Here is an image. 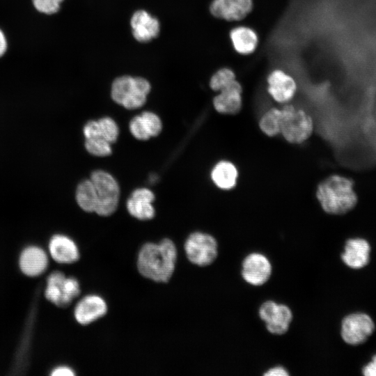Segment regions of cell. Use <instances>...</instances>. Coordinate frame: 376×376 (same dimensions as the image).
Returning a JSON list of instances; mask_svg holds the SVG:
<instances>
[{
  "instance_id": "cell-1",
  "label": "cell",
  "mask_w": 376,
  "mask_h": 376,
  "mask_svg": "<svg viewBox=\"0 0 376 376\" xmlns=\"http://www.w3.org/2000/svg\"><path fill=\"white\" fill-rule=\"evenodd\" d=\"M177 257L176 246L169 238H164L159 243L147 242L139 251L137 269L146 279L167 283L174 272Z\"/></svg>"
},
{
  "instance_id": "cell-2",
  "label": "cell",
  "mask_w": 376,
  "mask_h": 376,
  "mask_svg": "<svg viewBox=\"0 0 376 376\" xmlns=\"http://www.w3.org/2000/svg\"><path fill=\"white\" fill-rule=\"evenodd\" d=\"M316 197L322 210L330 214H345L358 203L354 181L338 174L331 175L318 184Z\"/></svg>"
},
{
  "instance_id": "cell-3",
  "label": "cell",
  "mask_w": 376,
  "mask_h": 376,
  "mask_svg": "<svg viewBox=\"0 0 376 376\" xmlns=\"http://www.w3.org/2000/svg\"><path fill=\"white\" fill-rule=\"evenodd\" d=\"M150 90L151 84L145 77L125 75L113 81L111 97L125 109H136L145 104Z\"/></svg>"
},
{
  "instance_id": "cell-4",
  "label": "cell",
  "mask_w": 376,
  "mask_h": 376,
  "mask_svg": "<svg viewBox=\"0 0 376 376\" xmlns=\"http://www.w3.org/2000/svg\"><path fill=\"white\" fill-rule=\"evenodd\" d=\"M281 109L282 113L281 134L283 138L293 144H300L306 141L313 131V121L311 116L304 109L288 103Z\"/></svg>"
},
{
  "instance_id": "cell-5",
  "label": "cell",
  "mask_w": 376,
  "mask_h": 376,
  "mask_svg": "<svg viewBox=\"0 0 376 376\" xmlns=\"http://www.w3.org/2000/svg\"><path fill=\"white\" fill-rule=\"evenodd\" d=\"M97 195V205L95 213L100 216L107 217L117 209L120 189L116 179L108 172L96 170L91 174Z\"/></svg>"
},
{
  "instance_id": "cell-6",
  "label": "cell",
  "mask_w": 376,
  "mask_h": 376,
  "mask_svg": "<svg viewBox=\"0 0 376 376\" xmlns=\"http://www.w3.org/2000/svg\"><path fill=\"white\" fill-rule=\"evenodd\" d=\"M184 249L187 259L200 267L212 263L218 254V244L215 238L210 234L198 231L187 237Z\"/></svg>"
},
{
  "instance_id": "cell-7",
  "label": "cell",
  "mask_w": 376,
  "mask_h": 376,
  "mask_svg": "<svg viewBox=\"0 0 376 376\" xmlns=\"http://www.w3.org/2000/svg\"><path fill=\"white\" fill-rule=\"evenodd\" d=\"M46 298L59 307H66L80 294V285L74 277H66L59 271L53 272L47 278Z\"/></svg>"
},
{
  "instance_id": "cell-8",
  "label": "cell",
  "mask_w": 376,
  "mask_h": 376,
  "mask_svg": "<svg viewBox=\"0 0 376 376\" xmlns=\"http://www.w3.org/2000/svg\"><path fill=\"white\" fill-rule=\"evenodd\" d=\"M375 324L372 318L363 313H354L345 317L341 324V336L352 345L363 343L373 334Z\"/></svg>"
},
{
  "instance_id": "cell-9",
  "label": "cell",
  "mask_w": 376,
  "mask_h": 376,
  "mask_svg": "<svg viewBox=\"0 0 376 376\" xmlns=\"http://www.w3.org/2000/svg\"><path fill=\"white\" fill-rule=\"evenodd\" d=\"M254 0H212L210 15L228 22H237L246 18L253 11Z\"/></svg>"
},
{
  "instance_id": "cell-10",
  "label": "cell",
  "mask_w": 376,
  "mask_h": 376,
  "mask_svg": "<svg viewBox=\"0 0 376 376\" xmlns=\"http://www.w3.org/2000/svg\"><path fill=\"white\" fill-rule=\"evenodd\" d=\"M259 316L267 330L277 335L283 334L288 330L292 319V311L288 306L271 300L262 304Z\"/></svg>"
},
{
  "instance_id": "cell-11",
  "label": "cell",
  "mask_w": 376,
  "mask_h": 376,
  "mask_svg": "<svg viewBox=\"0 0 376 376\" xmlns=\"http://www.w3.org/2000/svg\"><path fill=\"white\" fill-rule=\"evenodd\" d=\"M267 90L276 102L287 104L295 97L297 84L295 78L281 68L271 70L267 76Z\"/></svg>"
},
{
  "instance_id": "cell-12",
  "label": "cell",
  "mask_w": 376,
  "mask_h": 376,
  "mask_svg": "<svg viewBox=\"0 0 376 376\" xmlns=\"http://www.w3.org/2000/svg\"><path fill=\"white\" fill-rule=\"evenodd\" d=\"M130 26L133 38L141 43L151 42L161 31L159 19L145 9H138L132 14Z\"/></svg>"
},
{
  "instance_id": "cell-13",
  "label": "cell",
  "mask_w": 376,
  "mask_h": 376,
  "mask_svg": "<svg viewBox=\"0 0 376 376\" xmlns=\"http://www.w3.org/2000/svg\"><path fill=\"white\" fill-rule=\"evenodd\" d=\"M272 274V265L269 259L260 253L249 254L242 262V276L254 286L265 283Z\"/></svg>"
},
{
  "instance_id": "cell-14",
  "label": "cell",
  "mask_w": 376,
  "mask_h": 376,
  "mask_svg": "<svg viewBox=\"0 0 376 376\" xmlns=\"http://www.w3.org/2000/svg\"><path fill=\"white\" fill-rule=\"evenodd\" d=\"M104 299L96 294L87 295L76 304L74 315L78 323L88 325L102 318L107 313Z\"/></svg>"
},
{
  "instance_id": "cell-15",
  "label": "cell",
  "mask_w": 376,
  "mask_h": 376,
  "mask_svg": "<svg viewBox=\"0 0 376 376\" xmlns=\"http://www.w3.org/2000/svg\"><path fill=\"white\" fill-rule=\"evenodd\" d=\"M242 86L237 79L225 87L214 97L212 104L219 113L235 115L242 107Z\"/></svg>"
},
{
  "instance_id": "cell-16",
  "label": "cell",
  "mask_w": 376,
  "mask_h": 376,
  "mask_svg": "<svg viewBox=\"0 0 376 376\" xmlns=\"http://www.w3.org/2000/svg\"><path fill=\"white\" fill-rule=\"evenodd\" d=\"M228 38L235 53L243 56L254 54L260 43L258 32L251 26L244 24L232 27Z\"/></svg>"
},
{
  "instance_id": "cell-17",
  "label": "cell",
  "mask_w": 376,
  "mask_h": 376,
  "mask_svg": "<svg viewBox=\"0 0 376 376\" xmlns=\"http://www.w3.org/2000/svg\"><path fill=\"white\" fill-rule=\"evenodd\" d=\"M154 200L155 195L149 189H136L127 201V210L130 214L139 220H150L155 215L152 205Z\"/></svg>"
},
{
  "instance_id": "cell-18",
  "label": "cell",
  "mask_w": 376,
  "mask_h": 376,
  "mask_svg": "<svg viewBox=\"0 0 376 376\" xmlns=\"http://www.w3.org/2000/svg\"><path fill=\"white\" fill-rule=\"evenodd\" d=\"M370 246L363 238H350L345 246L341 258L344 263L350 268L358 269L368 265L370 260Z\"/></svg>"
},
{
  "instance_id": "cell-19",
  "label": "cell",
  "mask_w": 376,
  "mask_h": 376,
  "mask_svg": "<svg viewBox=\"0 0 376 376\" xmlns=\"http://www.w3.org/2000/svg\"><path fill=\"white\" fill-rule=\"evenodd\" d=\"M52 258L61 264H72L79 258V251L76 243L64 235H54L49 244Z\"/></svg>"
},
{
  "instance_id": "cell-20",
  "label": "cell",
  "mask_w": 376,
  "mask_h": 376,
  "mask_svg": "<svg viewBox=\"0 0 376 376\" xmlns=\"http://www.w3.org/2000/svg\"><path fill=\"white\" fill-rule=\"evenodd\" d=\"M48 258L45 252L37 246L25 249L19 258V267L22 272L29 276L41 274L47 268Z\"/></svg>"
},
{
  "instance_id": "cell-21",
  "label": "cell",
  "mask_w": 376,
  "mask_h": 376,
  "mask_svg": "<svg viewBox=\"0 0 376 376\" xmlns=\"http://www.w3.org/2000/svg\"><path fill=\"white\" fill-rule=\"evenodd\" d=\"M238 171L230 162L221 160L217 162L211 171V178L215 185L224 190L233 189L237 182Z\"/></svg>"
},
{
  "instance_id": "cell-22",
  "label": "cell",
  "mask_w": 376,
  "mask_h": 376,
  "mask_svg": "<svg viewBox=\"0 0 376 376\" xmlns=\"http://www.w3.org/2000/svg\"><path fill=\"white\" fill-rule=\"evenodd\" d=\"M75 198L77 204L84 211L95 212L97 205V195L91 179L84 180L78 185Z\"/></svg>"
},
{
  "instance_id": "cell-23",
  "label": "cell",
  "mask_w": 376,
  "mask_h": 376,
  "mask_svg": "<svg viewBox=\"0 0 376 376\" xmlns=\"http://www.w3.org/2000/svg\"><path fill=\"white\" fill-rule=\"evenodd\" d=\"M282 122L281 109L276 107L266 111L259 120L260 130L268 136L281 134Z\"/></svg>"
},
{
  "instance_id": "cell-24",
  "label": "cell",
  "mask_w": 376,
  "mask_h": 376,
  "mask_svg": "<svg viewBox=\"0 0 376 376\" xmlns=\"http://www.w3.org/2000/svg\"><path fill=\"white\" fill-rule=\"evenodd\" d=\"M236 79V74L233 68L228 66L221 67L210 77L209 86L213 91L219 92Z\"/></svg>"
},
{
  "instance_id": "cell-25",
  "label": "cell",
  "mask_w": 376,
  "mask_h": 376,
  "mask_svg": "<svg viewBox=\"0 0 376 376\" xmlns=\"http://www.w3.org/2000/svg\"><path fill=\"white\" fill-rule=\"evenodd\" d=\"M109 141L101 136L86 139L85 148L91 155L106 157L111 154V147Z\"/></svg>"
},
{
  "instance_id": "cell-26",
  "label": "cell",
  "mask_w": 376,
  "mask_h": 376,
  "mask_svg": "<svg viewBox=\"0 0 376 376\" xmlns=\"http://www.w3.org/2000/svg\"><path fill=\"white\" fill-rule=\"evenodd\" d=\"M98 120L100 130V136L110 143L116 141L119 130L117 123L109 117H104Z\"/></svg>"
},
{
  "instance_id": "cell-27",
  "label": "cell",
  "mask_w": 376,
  "mask_h": 376,
  "mask_svg": "<svg viewBox=\"0 0 376 376\" xmlns=\"http://www.w3.org/2000/svg\"><path fill=\"white\" fill-rule=\"evenodd\" d=\"M141 116L150 137L156 136L161 132L162 123L157 114L151 111H143Z\"/></svg>"
},
{
  "instance_id": "cell-28",
  "label": "cell",
  "mask_w": 376,
  "mask_h": 376,
  "mask_svg": "<svg viewBox=\"0 0 376 376\" xmlns=\"http://www.w3.org/2000/svg\"><path fill=\"white\" fill-rule=\"evenodd\" d=\"M64 0H32L34 8L40 13L52 15L58 12Z\"/></svg>"
},
{
  "instance_id": "cell-29",
  "label": "cell",
  "mask_w": 376,
  "mask_h": 376,
  "mask_svg": "<svg viewBox=\"0 0 376 376\" xmlns=\"http://www.w3.org/2000/svg\"><path fill=\"white\" fill-rule=\"evenodd\" d=\"M129 128L133 136L139 140H147L150 137L146 129L141 115L134 116L130 120Z\"/></svg>"
},
{
  "instance_id": "cell-30",
  "label": "cell",
  "mask_w": 376,
  "mask_h": 376,
  "mask_svg": "<svg viewBox=\"0 0 376 376\" xmlns=\"http://www.w3.org/2000/svg\"><path fill=\"white\" fill-rule=\"evenodd\" d=\"M83 131L86 139L101 136L98 120L88 121L84 125Z\"/></svg>"
},
{
  "instance_id": "cell-31",
  "label": "cell",
  "mask_w": 376,
  "mask_h": 376,
  "mask_svg": "<svg viewBox=\"0 0 376 376\" xmlns=\"http://www.w3.org/2000/svg\"><path fill=\"white\" fill-rule=\"evenodd\" d=\"M363 374L366 376H376V354L372 361L363 368Z\"/></svg>"
},
{
  "instance_id": "cell-32",
  "label": "cell",
  "mask_w": 376,
  "mask_h": 376,
  "mask_svg": "<svg viewBox=\"0 0 376 376\" xmlns=\"http://www.w3.org/2000/svg\"><path fill=\"white\" fill-rule=\"evenodd\" d=\"M53 376H73L75 373L73 370L67 366H59L55 368L52 373Z\"/></svg>"
},
{
  "instance_id": "cell-33",
  "label": "cell",
  "mask_w": 376,
  "mask_h": 376,
  "mask_svg": "<svg viewBox=\"0 0 376 376\" xmlns=\"http://www.w3.org/2000/svg\"><path fill=\"white\" fill-rule=\"evenodd\" d=\"M264 375L266 376H287L289 375L286 369L281 366H276L268 370Z\"/></svg>"
},
{
  "instance_id": "cell-34",
  "label": "cell",
  "mask_w": 376,
  "mask_h": 376,
  "mask_svg": "<svg viewBox=\"0 0 376 376\" xmlns=\"http://www.w3.org/2000/svg\"><path fill=\"white\" fill-rule=\"evenodd\" d=\"M8 47V43L6 37L0 29V57H1L6 52Z\"/></svg>"
}]
</instances>
